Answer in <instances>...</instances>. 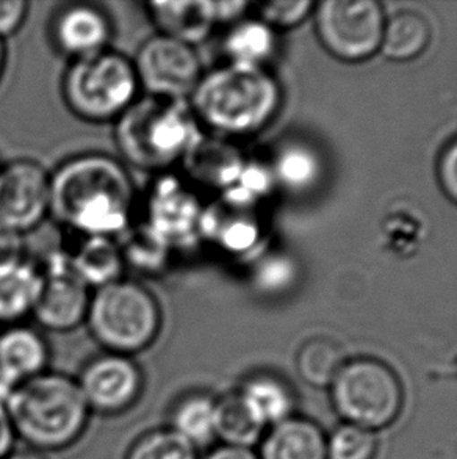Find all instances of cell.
<instances>
[{"label":"cell","mask_w":457,"mask_h":459,"mask_svg":"<svg viewBox=\"0 0 457 459\" xmlns=\"http://www.w3.org/2000/svg\"><path fill=\"white\" fill-rule=\"evenodd\" d=\"M142 93L161 100H188L204 74L198 50L155 33L132 58Z\"/></svg>","instance_id":"9c48e42d"},{"label":"cell","mask_w":457,"mask_h":459,"mask_svg":"<svg viewBox=\"0 0 457 459\" xmlns=\"http://www.w3.org/2000/svg\"><path fill=\"white\" fill-rule=\"evenodd\" d=\"M431 27L417 12H398L385 21L381 50L392 62H412L427 49Z\"/></svg>","instance_id":"d4e9b609"},{"label":"cell","mask_w":457,"mask_h":459,"mask_svg":"<svg viewBox=\"0 0 457 459\" xmlns=\"http://www.w3.org/2000/svg\"><path fill=\"white\" fill-rule=\"evenodd\" d=\"M253 6L255 16L276 31L295 29L315 10V4L310 0H274Z\"/></svg>","instance_id":"d6a6232c"},{"label":"cell","mask_w":457,"mask_h":459,"mask_svg":"<svg viewBox=\"0 0 457 459\" xmlns=\"http://www.w3.org/2000/svg\"><path fill=\"white\" fill-rule=\"evenodd\" d=\"M124 459H201L198 448L169 427L151 429L136 437Z\"/></svg>","instance_id":"f546056e"},{"label":"cell","mask_w":457,"mask_h":459,"mask_svg":"<svg viewBox=\"0 0 457 459\" xmlns=\"http://www.w3.org/2000/svg\"><path fill=\"white\" fill-rule=\"evenodd\" d=\"M199 238L201 243L215 245L224 255L247 257L259 247L262 226L253 211L237 209L218 199L205 204Z\"/></svg>","instance_id":"9a60e30c"},{"label":"cell","mask_w":457,"mask_h":459,"mask_svg":"<svg viewBox=\"0 0 457 459\" xmlns=\"http://www.w3.org/2000/svg\"><path fill=\"white\" fill-rule=\"evenodd\" d=\"M265 429L255 422L238 392L217 397L215 404V437L228 447L253 448L262 441Z\"/></svg>","instance_id":"484cf974"},{"label":"cell","mask_w":457,"mask_h":459,"mask_svg":"<svg viewBox=\"0 0 457 459\" xmlns=\"http://www.w3.org/2000/svg\"><path fill=\"white\" fill-rule=\"evenodd\" d=\"M85 325L104 351L134 358L159 339L163 310L148 287L123 278L93 290Z\"/></svg>","instance_id":"5b68a950"},{"label":"cell","mask_w":457,"mask_h":459,"mask_svg":"<svg viewBox=\"0 0 457 459\" xmlns=\"http://www.w3.org/2000/svg\"><path fill=\"white\" fill-rule=\"evenodd\" d=\"M188 104L205 134L235 143L263 131L278 117L282 90L266 68L224 62L204 71Z\"/></svg>","instance_id":"7a4b0ae2"},{"label":"cell","mask_w":457,"mask_h":459,"mask_svg":"<svg viewBox=\"0 0 457 459\" xmlns=\"http://www.w3.org/2000/svg\"><path fill=\"white\" fill-rule=\"evenodd\" d=\"M345 364L341 347L324 337H315L299 348L297 368L299 377L309 385L324 389L331 387L337 373Z\"/></svg>","instance_id":"f1b7e54d"},{"label":"cell","mask_w":457,"mask_h":459,"mask_svg":"<svg viewBox=\"0 0 457 459\" xmlns=\"http://www.w3.org/2000/svg\"><path fill=\"white\" fill-rule=\"evenodd\" d=\"M30 4L25 0H0V38L5 39L21 30L29 16Z\"/></svg>","instance_id":"e575fe53"},{"label":"cell","mask_w":457,"mask_h":459,"mask_svg":"<svg viewBox=\"0 0 457 459\" xmlns=\"http://www.w3.org/2000/svg\"><path fill=\"white\" fill-rule=\"evenodd\" d=\"M113 35L110 13L90 2L63 4L50 18V43L71 62L110 49Z\"/></svg>","instance_id":"5bb4252c"},{"label":"cell","mask_w":457,"mask_h":459,"mask_svg":"<svg viewBox=\"0 0 457 459\" xmlns=\"http://www.w3.org/2000/svg\"><path fill=\"white\" fill-rule=\"evenodd\" d=\"M135 184L117 157L85 152L50 171V217L82 237L123 236L134 223Z\"/></svg>","instance_id":"6da1fadb"},{"label":"cell","mask_w":457,"mask_h":459,"mask_svg":"<svg viewBox=\"0 0 457 459\" xmlns=\"http://www.w3.org/2000/svg\"><path fill=\"white\" fill-rule=\"evenodd\" d=\"M205 204L196 186L174 174H159L149 188L146 217L142 223L154 230L173 253L201 243L199 228Z\"/></svg>","instance_id":"30bf717a"},{"label":"cell","mask_w":457,"mask_h":459,"mask_svg":"<svg viewBox=\"0 0 457 459\" xmlns=\"http://www.w3.org/2000/svg\"><path fill=\"white\" fill-rule=\"evenodd\" d=\"M49 343L41 331L24 323L4 326L0 331V373L13 385H22L47 372Z\"/></svg>","instance_id":"ac0fdd59"},{"label":"cell","mask_w":457,"mask_h":459,"mask_svg":"<svg viewBox=\"0 0 457 459\" xmlns=\"http://www.w3.org/2000/svg\"><path fill=\"white\" fill-rule=\"evenodd\" d=\"M215 404L217 397L209 392H188L176 400L169 414V429L190 442L193 447H211L215 437Z\"/></svg>","instance_id":"cb8c5ba5"},{"label":"cell","mask_w":457,"mask_h":459,"mask_svg":"<svg viewBox=\"0 0 457 459\" xmlns=\"http://www.w3.org/2000/svg\"><path fill=\"white\" fill-rule=\"evenodd\" d=\"M41 272V287L31 316L52 333L74 331L87 320L93 290L75 273L69 253L56 251Z\"/></svg>","instance_id":"8fae6325"},{"label":"cell","mask_w":457,"mask_h":459,"mask_svg":"<svg viewBox=\"0 0 457 459\" xmlns=\"http://www.w3.org/2000/svg\"><path fill=\"white\" fill-rule=\"evenodd\" d=\"M146 13L157 33L196 48L217 29L211 0H157L146 4Z\"/></svg>","instance_id":"e0dca14e"},{"label":"cell","mask_w":457,"mask_h":459,"mask_svg":"<svg viewBox=\"0 0 457 459\" xmlns=\"http://www.w3.org/2000/svg\"><path fill=\"white\" fill-rule=\"evenodd\" d=\"M116 240L125 268H134L148 276L163 273L174 255L173 249L142 221L132 223Z\"/></svg>","instance_id":"4316f807"},{"label":"cell","mask_w":457,"mask_h":459,"mask_svg":"<svg viewBox=\"0 0 457 459\" xmlns=\"http://www.w3.org/2000/svg\"><path fill=\"white\" fill-rule=\"evenodd\" d=\"M113 126L119 160L127 168L159 174L182 165L204 134L188 100L146 94Z\"/></svg>","instance_id":"3957f363"},{"label":"cell","mask_w":457,"mask_h":459,"mask_svg":"<svg viewBox=\"0 0 457 459\" xmlns=\"http://www.w3.org/2000/svg\"><path fill=\"white\" fill-rule=\"evenodd\" d=\"M245 163L246 159L234 142L205 132L182 161L193 186L215 190L220 195L234 184Z\"/></svg>","instance_id":"2e32d148"},{"label":"cell","mask_w":457,"mask_h":459,"mask_svg":"<svg viewBox=\"0 0 457 459\" xmlns=\"http://www.w3.org/2000/svg\"><path fill=\"white\" fill-rule=\"evenodd\" d=\"M6 68V43L5 39L0 38V81L4 77Z\"/></svg>","instance_id":"60d3db41"},{"label":"cell","mask_w":457,"mask_h":459,"mask_svg":"<svg viewBox=\"0 0 457 459\" xmlns=\"http://www.w3.org/2000/svg\"><path fill=\"white\" fill-rule=\"evenodd\" d=\"M329 389L335 411L349 425L377 431L387 429L401 414V381L383 360H348Z\"/></svg>","instance_id":"52a82bcc"},{"label":"cell","mask_w":457,"mask_h":459,"mask_svg":"<svg viewBox=\"0 0 457 459\" xmlns=\"http://www.w3.org/2000/svg\"><path fill=\"white\" fill-rule=\"evenodd\" d=\"M75 379L91 414L99 416H121L140 402L144 391L142 367L124 354L94 356Z\"/></svg>","instance_id":"4fadbf2b"},{"label":"cell","mask_w":457,"mask_h":459,"mask_svg":"<svg viewBox=\"0 0 457 459\" xmlns=\"http://www.w3.org/2000/svg\"><path fill=\"white\" fill-rule=\"evenodd\" d=\"M270 169L274 184L291 192H303L322 178V160L307 144L289 143L274 155Z\"/></svg>","instance_id":"83f0119b"},{"label":"cell","mask_w":457,"mask_h":459,"mask_svg":"<svg viewBox=\"0 0 457 459\" xmlns=\"http://www.w3.org/2000/svg\"><path fill=\"white\" fill-rule=\"evenodd\" d=\"M437 180L446 198L457 205V138L446 144L437 160Z\"/></svg>","instance_id":"836d02e7"},{"label":"cell","mask_w":457,"mask_h":459,"mask_svg":"<svg viewBox=\"0 0 457 459\" xmlns=\"http://www.w3.org/2000/svg\"><path fill=\"white\" fill-rule=\"evenodd\" d=\"M50 217V171L37 160L0 167V226L27 236Z\"/></svg>","instance_id":"7c38bea8"},{"label":"cell","mask_w":457,"mask_h":459,"mask_svg":"<svg viewBox=\"0 0 457 459\" xmlns=\"http://www.w3.org/2000/svg\"><path fill=\"white\" fill-rule=\"evenodd\" d=\"M328 459H375L377 437L375 431L343 423L326 437Z\"/></svg>","instance_id":"4dcf8cb0"},{"label":"cell","mask_w":457,"mask_h":459,"mask_svg":"<svg viewBox=\"0 0 457 459\" xmlns=\"http://www.w3.org/2000/svg\"><path fill=\"white\" fill-rule=\"evenodd\" d=\"M6 412L16 437L39 454L74 446L91 417L77 379L49 370L19 385Z\"/></svg>","instance_id":"277c9868"},{"label":"cell","mask_w":457,"mask_h":459,"mask_svg":"<svg viewBox=\"0 0 457 459\" xmlns=\"http://www.w3.org/2000/svg\"><path fill=\"white\" fill-rule=\"evenodd\" d=\"M314 14L318 39L341 62H365L381 50L387 18L376 0H324Z\"/></svg>","instance_id":"ba28073f"},{"label":"cell","mask_w":457,"mask_h":459,"mask_svg":"<svg viewBox=\"0 0 457 459\" xmlns=\"http://www.w3.org/2000/svg\"><path fill=\"white\" fill-rule=\"evenodd\" d=\"M25 236L0 226V262L25 259Z\"/></svg>","instance_id":"d590c367"},{"label":"cell","mask_w":457,"mask_h":459,"mask_svg":"<svg viewBox=\"0 0 457 459\" xmlns=\"http://www.w3.org/2000/svg\"><path fill=\"white\" fill-rule=\"evenodd\" d=\"M259 459H328L326 436L309 419L293 416L266 429Z\"/></svg>","instance_id":"ffe728a7"},{"label":"cell","mask_w":457,"mask_h":459,"mask_svg":"<svg viewBox=\"0 0 457 459\" xmlns=\"http://www.w3.org/2000/svg\"><path fill=\"white\" fill-rule=\"evenodd\" d=\"M75 273L91 290L123 280L125 272L116 238L82 237L75 251L69 253Z\"/></svg>","instance_id":"603a6c76"},{"label":"cell","mask_w":457,"mask_h":459,"mask_svg":"<svg viewBox=\"0 0 457 459\" xmlns=\"http://www.w3.org/2000/svg\"><path fill=\"white\" fill-rule=\"evenodd\" d=\"M297 280L295 264L282 255H262L251 270L254 287L262 293L276 295L290 289Z\"/></svg>","instance_id":"1f68e13d"},{"label":"cell","mask_w":457,"mask_h":459,"mask_svg":"<svg viewBox=\"0 0 457 459\" xmlns=\"http://www.w3.org/2000/svg\"><path fill=\"white\" fill-rule=\"evenodd\" d=\"M237 392L255 422L265 431L285 422L295 414V392L285 379L274 373L249 375Z\"/></svg>","instance_id":"d6986e66"},{"label":"cell","mask_w":457,"mask_h":459,"mask_svg":"<svg viewBox=\"0 0 457 459\" xmlns=\"http://www.w3.org/2000/svg\"><path fill=\"white\" fill-rule=\"evenodd\" d=\"M16 435L5 406H0V459H5L13 452Z\"/></svg>","instance_id":"8d00e7d4"},{"label":"cell","mask_w":457,"mask_h":459,"mask_svg":"<svg viewBox=\"0 0 457 459\" xmlns=\"http://www.w3.org/2000/svg\"><path fill=\"white\" fill-rule=\"evenodd\" d=\"M41 287L37 264L25 259L0 262V326L22 323L31 316Z\"/></svg>","instance_id":"44dd1931"},{"label":"cell","mask_w":457,"mask_h":459,"mask_svg":"<svg viewBox=\"0 0 457 459\" xmlns=\"http://www.w3.org/2000/svg\"><path fill=\"white\" fill-rule=\"evenodd\" d=\"M5 459H49L46 455L39 454L37 450L31 448H25V450H13L12 454L8 455Z\"/></svg>","instance_id":"ab89813d"},{"label":"cell","mask_w":457,"mask_h":459,"mask_svg":"<svg viewBox=\"0 0 457 459\" xmlns=\"http://www.w3.org/2000/svg\"><path fill=\"white\" fill-rule=\"evenodd\" d=\"M60 93L69 112L91 125H115L142 94L132 58L113 48L69 63Z\"/></svg>","instance_id":"8992f818"},{"label":"cell","mask_w":457,"mask_h":459,"mask_svg":"<svg viewBox=\"0 0 457 459\" xmlns=\"http://www.w3.org/2000/svg\"><path fill=\"white\" fill-rule=\"evenodd\" d=\"M18 385H13L10 379H6L2 373H0V406H5L12 398L13 392Z\"/></svg>","instance_id":"f35d334b"},{"label":"cell","mask_w":457,"mask_h":459,"mask_svg":"<svg viewBox=\"0 0 457 459\" xmlns=\"http://www.w3.org/2000/svg\"><path fill=\"white\" fill-rule=\"evenodd\" d=\"M201 459H259V455L253 448L228 447L220 446L211 450Z\"/></svg>","instance_id":"74e56055"},{"label":"cell","mask_w":457,"mask_h":459,"mask_svg":"<svg viewBox=\"0 0 457 459\" xmlns=\"http://www.w3.org/2000/svg\"><path fill=\"white\" fill-rule=\"evenodd\" d=\"M278 49V35L257 16L228 25L223 38L226 63L265 68Z\"/></svg>","instance_id":"7402d4cb"}]
</instances>
